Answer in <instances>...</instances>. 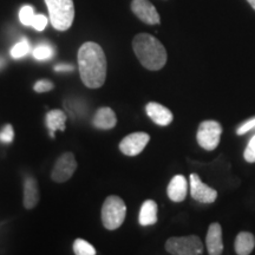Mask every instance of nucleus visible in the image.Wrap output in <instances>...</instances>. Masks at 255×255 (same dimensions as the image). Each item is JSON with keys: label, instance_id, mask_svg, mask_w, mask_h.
<instances>
[{"label": "nucleus", "instance_id": "nucleus-21", "mask_svg": "<svg viewBox=\"0 0 255 255\" xmlns=\"http://www.w3.org/2000/svg\"><path fill=\"white\" fill-rule=\"evenodd\" d=\"M30 50H31V46H30V43H28L27 39H21L19 43H17L13 47H12L11 56H12V58H14V59L23 58L24 56H26L27 53L30 52Z\"/></svg>", "mask_w": 255, "mask_h": 255}, {"label": "nucleus", "instance_id": "nucleus-16", "mask_svg": "<svg viewBox=\"0 0 255 255\" xmlns=\"http://www.w3.org/2000/svg\"><path fill=\"white\" fill-rule=\"evenodd\" d=\"M66 115L63 110L53 109L46 114V127L50 131L51 138H55V132L57 130L64 131L65 130V122H66Z\"/></svg>", "mask_w": 255, "mask_h": 255}, {"label": "nucleus", "instance_id": "nucleus-14", "mask_svg": "<svg viewBox=\"0 0 255 255\" xmlns=\"http://www.w3.org/2000/svg\"><path fill=\"white\" fill-rule=\"evenodd\" d=\"M92 124H94V127L97 128V129H113V128H115V126L117 124L116 114L114 113V110L111 109V108H100V109L96 111L94 120H92Z\"/></svg>", "mask_w": 255, "mask_h": 255}, {"label": "nucleus", "instance_id": "nucleus-1", "mask_svg": "<svg viewBox=\"0 0 255 255\" xmlns=\"http://www.w3.org/2000/svg\"><path fill=\"white\" fill-rule=\"evenodd\" d=\"M79 76L83 84L89 89L103 87L107 79V57L101 45L87 41L78 50Z\"/></svg>", "mask_w": 255, "mask_h": 255}, {"label": "nucleus", "instance_id": "nucleus-8", "mask_svg": "<svg viewBox=\"0 0 255 255\" xmlns=\"http://www.w3.org/2000/svg\"><path fill=\"white\" fill-rule=\"evenodd\" d=\"M150 141V136L145 132H133L124 137L120 143V150L126 156L139 155L144 150V148L148 145Z\"/></svg>", "mask_w": 255, "mask_h": 255}, {"label": "nucleus", "instance_id": "nucleus-9", "mask_svg": "<svg viewBox=\"0 0 255 255\" xmlns=\"http://www.w3.org/2000/svg\"><path fill=\"white\" fill-rule=\"evenodd\" d=\"M190 195L197 202L213 203L218 199V191L203 183L197 174H191Z\"/></svg>", "mask_w": 255, "mask_h": 255}, {"label": "nucleus", "instance_id": "nucleus-30", "mask_svg": "<svg viewBox=\"0 0 255 255\" xmlns=\"http://www.w3.org/2000/svg\"><path fill=\"white\" fill-rule=\"evenodd\" d=\"M5 65V60H4V58H1V57H0V69H2V66Z\"/></svg>", "mask_w": 255, "mask_h": 255}, {"label": "nucleus", "instance_id": "nucleus-10", "mask_svg": "<svg viewBox=\"0 0 255 255\" xmlns=\"http://www.w3.org/2000/svg\"><path fill=\"white\" fill-rule=\"evenodd\" d=\"M131 11L144 24L156 25L161 23L157 9L149 0H132Z\"/></svg>", "mask_w": 255, "mask_h": 255}, {"label": "nucleus", "instance_id": "nucleus-12", "mask_svg": "<svg viewBox=\"0 0 255 255\" xmlns=\"http://www.w3.org/2000/svg\"><path fill=\"white\" fill-rule=\"evenodd\" d=\"M206 246L208 254L220 255L223 252L222 241V228L220 223L214 222L209 226L206 237Z\"/></svg>", "mask_w": 255, "mask_h": 255}, {"label": "nucleus", "instance_id": "nucleus-4", "mask_svg": "<svg viewBox=\"0 0 255 255\" xmlns=\"http://www.w3.org/2000/svg\"><path fill=\"white\" fill-rule=\"evenodd\" d=\"M126 216V202L120 196H108L102 207V222L104 227L108 231H116L123 225Z\"/></svg>", "mask_w": 255, "mask_h": 255}, {"label": "nucleus", "instance_id": "nucleus-24", "mask_svg": "<svg viewBox=\"0 0 255 255\" xmlns=\"http://www.w3.org/2000/svg\"><path fill=\"white\" fill-rule=\"evenodd\" d=\"M14 138V131L13 128H12L11 124H7L2 128V130L0 131V141L4 143H11Z\"/></svg>", "mask_w": 255, "mask_h": 255}, {"label": "nucleus", "instance_id": "nucleus-17", "mask_svg": "<svg viewBox=\"0 0 255 255\" xmlns=\"http://www.w3.org/2000/svg\"><path fill=\"white\" fill-rule=\"evenodd\" d=\"M157 203L154 200H146L143 202L139 210L138 222L141 226H152L157 222Z\"/></svg>", "mask_w": 255, "mask_h": 255}, {"label": "nucleus", "instance_id": "nucleus-5", "mask_svg": "<svg viewBox=\"0 0 255 255\" xmlns=\"http://www.w3.org/2000/svg\"><path fill=\"white\" fill-rule=\"evenodd\" d=\"M165 251L173 255H200L203 253V244L196 235L170 238L165 242Z\"/></svg>", "mask_w": 255, "mask_h": 255}, {"label": "nucleus", "instance_id": "nucleus-13", "mask_svg": "<svg viewBox=\"0 0 255 255\" xmlns=\"http://www.w3.org/2000/svg\"><path fill=\"white\" fill-rule=\"evenodd\" d=\"M188 183L183 175H175L168 184L167 194L173 202H182L186 199Z\"/></svg>", "mask_w": 255, "mask_h": 255}, {"label": "nucleus", "instance_id": "nucleus-26", "mask_svg": "<svg viewBox=\"0 0 255 255\" xmlns=\"http://www.w3.org/2000/svg\"><path fill=\"white\" fill-rule=\"evenodd\" d=\"M47 23H49V19H47L46 15L36 14L33 23H32V27L37 31H43L47 26Z\"/></svg>", "mask_w": 255, "mask_h": 255}, {"label": "nucleus", "instance_id": "nucleus-3", "mask_svg": "<svg viewBox=\"0 0 255 255\" xmlns=\"http://www.w3.org/2000/svg\"><path fill=\"white\" fill-rule=\"evenodd\" d=\"M52 26L58 31H66L71 27L75 19L73 0H45Z\"/></svg>", "mask_w": 255, "mask_h": 255}, {"label": "nucleus", "instance_id": "nucleus-11", "mask_svg": "<svg viewBox=\"0 0 255 255\" xmlns=\"http://www.w3.org/2000/svg\"><path fill=\"white\" fill-rule=\"evenodd\" d=\"M145 111L152 122L159 127H167L173 122V113L162 104L150 102V103L146 104Z\"/></svg>", "mask_w": 255, "mask_h": 255}, {"label": "nucleus", "instance_id": "nucleus-28", "mask_svg": "<svg viewBox=\"0 0 255 255\" xmlns=\"http://www.w3.org/2000/svg\"><path fill=\"white\" fill-rule=\"evenodd\" d=\"M56 71H73V66L70 65V64H58V65L55 66Z\"/></svg>", "mask_w": 255, "mask_h": 255}, {"label": "nucleus", "instance_id": "nucleus-20", "mask_svg": "<svg viewBox=\"0 0 255 255\" xmlns=\"http://www.w3.org/2000/svg\"><path fill=\"white\" fill-rule=\"evenodd\" d=\"M73 252L77 255H95L96 250L91 244L83 239H76L73 242Z\"/></svg>", "mask_w": 255, "mask_h": 255}, {"label": "nucleus", "instance_id": "nucleus-22", "mask_svg": "<svg viewBox=\"0 0 255 255\" xmlns=\"http://www.w3.org/2000/svg\"><path fill=\"white\" fill-rule=\"evenodd\" d=\"M34 17H36L34 8L30 5L23 6V7L20 8V11H19V20H20V23L25 25V26H32Z\"/></svg>", "mask_w": 255, "mask_h": 255}, {"label": "nucleus", "instance_id": "nucleus-23", "mask_svg": "<svg viewBox=\"0 0 255 255\" xmlns=\"http://www.w3.org/2000/svg\"><path fill=\"white\" fill-rule=\"evenodd\" d=\"M53 88H55V85H53V83L49 81V79H40V81H38L33 87L34 91L39 92V94L51 91Z\"/></svg>", "mask_w": 255, "mask_h": 255}, {"label": "nucleus", "instance_id": "nucleus-27", "mask_svg": "<svg viewBox=\"0 0 255 255\" xmlns=\"http://www.w3.org/2000/svg\"><path fill=\"white\" fill-rule=\"evenodd\" d=\"M253 129H255V117L254 119H251L250 121H247L246 123L242 124V126L238 129L237 133L238 135H245V133Z\"/></svg>", "mask_w": 255, "mask_h": 255}, {"label": "nucleus", "instance_id": "nucleus-29", "mask_svg": "<svg viewBox=\"0 0 255 255\" xmlns=\"http://www.w3.org/2000/svg\"><path fill=\"white\" fill-rule=\"evenodd\" d=\"M247 1H248V4L252 6V8L255 11V0H247Z\"/></svg>", "mask_w": 255, "mask_h": 255}, {"label": "nucleus", "instance_id": "nucleus-25", "mask_svg": "<svg viewBox=\"0 0 255 255\" xmlns=\"http://www.w3.org/2000/svg\"><path fill=\"white\" fill-rule=\"evenodd\" d=\"M245 159L250 163H254L255 162V135L252 137L250 143H248L246 150L244 152Z\"/></svg>", "mask_w": 255, "mask_h": 255}, {"label": "nucleus", "instance_id": "nucleus-18", "mask_svg": "<svg viewBox=\"0 0 255 255\" xmlns=\"http://www.w3.org/2000/svg\"><path fill=\"white\" fill-rule=\"evenodd\" d=\"M235 253L238 255H248L255 248V238L250 232L239 233L234 242Z\"/></svg>", "mask_w": 255, "mask_h": 255}, {"label": "nucleus", "instance_id": "nucleus-7", "mask_svg": "<svg viewBox=\"0 0 255 255\" xmlns=\"http://www.w3.org/2000/svg\"><path fill=\"white\" fill-rule=\"evenodd\" d=\"M77 169V161L72 152H65L57 159L51 173V178L57 183H63L70 180Z\"/></svg>", "mask_w": 255, "mask_h": 255}, {"label": "nucleus", "instance_id": "nucleus-6", "mask_svg": "<svg viewBox=\"0 0 255 255\" xmlns=\"http://www.w3.org/2000/svg\"><path fill=\"white\" fill-rule=\"evenodd\" d=\"M222 135L221 124L216 121H205L199 126L196 139L201 148L212 151L218 148Z\"/></svg>", "mask_w": 255, "mask_h": 255}, {"label": "nucleus", "instance_id": "nucleus-19", "mask_svg": "<svg viewBox=\"0 0 255 255\" xmlns=\"http://www.w3.org/2000/svg\"><path fill=\"white\" fill-rule=\"evenodd\" d=\"M32 55L37 60H49L55 55V50H53V47L50 44L43 43L34 47Z\"/></svg>", "mask_w": 255, "mask_h": 255}, {"label": "nucleus", "instance_id": "nucleus-2", "mask_svg": "<svg viewBox=\"0 0 255 255\" xmlns=\"http://www.w3.org/2000/svg\"><path fill=\"white\" fill-rule=\"evenodd\" d=\"M132 49L138 62L150 71H158L167 63V50L163 44L151 34H137L132 40Z\"/></svg>", "mask_w": 255, "mask_h": 255}, {"label": "nucleus", "instance_id": "nucleus-15", "mask_svg": "<svg viewBox=\"0 0 255 255\" xmlns=\"http://www.w3.org/2000/svg\"><path fill=\"white\" fill-rule=\"evenodd\" d=\"M39 202V189L37 180L32 176H27L24 181V207L26 209L36 208Z\"/></svg>", "mask_w": 255, "mask_h": 255}]
</instances>
